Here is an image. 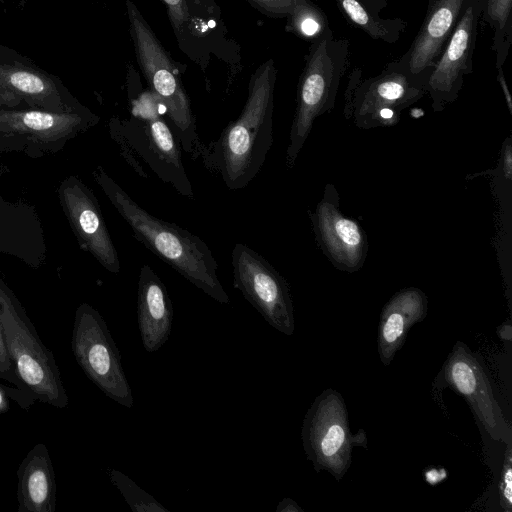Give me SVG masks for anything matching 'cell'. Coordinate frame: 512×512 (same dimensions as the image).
<instances>
[{
	"mask_svg": "<svg viewBox=\"0 0 512 512\" xmlns=\"http://www.w3.org/2000/svg\"><path fill=\"white\" fill-rule=\"evenodd\" d=\"M276 76L273 59L262 63L250 78L239 117L228 123L217 140L204 145L199 159L229 190L245 188L260 172L271 148Z\"/></svg>",
	"mask_w": 512,
	"mask_h": 512,
	"instance_id": "6da1fadb",
	"label": "cell"
},
{
	"mask_svg": "<svg viewBox=\"0 0 512 512\" xmlns=\"http://www.w3.org/2000/svg\"><path fill=\"white\" fill-rule=\"evenodd\" d=\"M93 175L139 242L212 299L230 303L217 275L218 264L203 240L143 209L101 167Z\"/></svg>",
	"mask_w": 512,
	"mask_h": 512,
	"instance_id": "7a4b0ae2",
	"label": "cell"
},
{
	"mask_svg": "<svg viewBox=\"0 0 512 512\" xmlns=\"http://www.w3.org/2000/svg\"><path fill=\"white\" fill-rule=\"evenodd\" d=\"M349 66V41L329 32L310 44L299 78L285 164L292 168L315 120L334 108L339 85Z\"/></svg>",
	"mask_w": 512,
	"mask_h": 512,
	"instance_id": "3957f363",
	"label": "cell"
},
{
	"mask_svg": "<svg viewBox=\"0 0 512 512\" xmlns=\"http://www.w3.org/2000/svg\"><path fill=\"white\" fill-rule=\"evenodd\" d=\"M0 322L7 352L22 388L36 401L68 406V395L50 349L17 298L0 282Z\"/></svg>",
	"mask_w": 512,
	"mask_h": 512,
	"instance_id": "277c9868",
	"label": "cell"
},
{
	"mask_svg": "<svg viewBox=\"0 0 512 512\" xmlns=\"http://www.w3.org/2000/svg\"><path fill=\"white\" fill-rule=\"evenodd\" d=\"M129 30L139 66L171 120L181 148L199 159L204 143L178 70L132 0H126Z\"/></svg>",
	"mask_w": 512,
	"mask_h": 512,
	"instance_id": "5b68a950",
	"label": "cell"
},
{
	"mask_svg": "<svg viewBox=\"0 0 512 512\" xmlns=\"http://www.w3.org/2000/svg\"><path fill=\"white\" fill-rule=\"evenodd\" d=\"M111 135L118 143L125 160L138 175L148 177L136 155L179 194L188 198L194 197L183 166L180 143L153 104L147 106L146 102L143 105L136 103L129 120L121 123L116 119L111 125Z\"/></svg>",
	"mask_w": 512,
	"mask_h": 512,
	"instance_id": "8992f818",
	"label": "cell"
},
{
	"mask_svg": "<svg viewBox=\"0 0 512 512\" xmlns=\"http://www.w3.org/2000/svg\"><path fill=\"white\" fill-rule=\"evenodd\" d=\"M428 77L429 73H407L391 62L378 75L366 79L356 68L349 77L345 117L362 129L394 126L404 109L427 94Z\"/></svg>",
	"mask_w": 512,
	"mask_h": 512,
	"instance_id": "52a82bcc",
	"label": "cell"
},
{
	"mask_svg": "<svg viewBox=\"0 0 512 512\" xmlns=\"http://www.w3.org/2000/svg\"><path fill=\"white\" fill-rule=\"evenodd\" d=\"M301 439L316 472L327 471L340 481L350 468L355 446L367 447L363 430L353 435L342 395L332 388L320 393L305 414Z\"/></svg>",
	"mask_w": 512,
	"mask_h": 512,
	"instance_id": "ba28073f",
	"label": "cell"
},
{
	"mask_svg": "<svg viewBox=\"0 0 512 512\" xmlns=\"http://www.w3.org/2000/svg\"><path fill=\"white\" fill-rule=\"evenodd\" d=\"M71 348L85 375L107 397L126 408L133 407L132 389L116 343L100 313L86 303L76 310Z\"/></svg>",
	"mask_w": 512,
	"mask_h": 512,
	"instance_id": "9c48e42d",
	"label": "cell"
},
{
	"mask_svg": "<svg viewBox=\"0 0 512 512\" xmlns=\"http://www.w3.org/2000/svg\"><path fill=\"white\" fill-rule=\"evenodd\" d=\"M436 384L461 395L489 436L512 443V430L496 396L490 374L481 356L457 341L436 378Z\"/></svg>",
	"mask_w": 512,
	"mask_h": 512,
	"instance_id": "30bf717a",
	"label": "cell"
},
{
	"mask_svg": "<svg viewBox=\"0 0 512 512\" xmlns=\"http://www.w3.org/2000/svg\"><path fill=\"white\" fill-rule=\"evenodd\" d=\"M233 286L280 333L291 336L295 317L290 287L262 255L243 243L232 249Z\"/></svg>",
	"mask_w": 512,
	"mask_h": 512,
	"instance_id": "8fae6325",
	"label": "cell"
},
{
	"mask_svg": "<svg viewBox=\"0 0 512 512\" xmlns=\"http://www.w3.org/2000/svg\"><path fill=\"white\" fill-rule=\"evenodd\" d=\"M480 18L481 0H466L456 27L427 79L426 92L436 112L457 99L464 77L473 71Z\"/></svg>",
	"mask_w": 512,
	"mask_h": 512,
	"instance_id": "7c38bea8",
	"label": "cell"
},
{
	"mask_svg": "<svg viewBox=\"0 0 512 512\" xmlns=\"http://www.w3.org/2000/svg\"><path fill=\"white\" fill-rule=\"evenodd\" d=\"M309 216L318 246L333 266L350 273L360 270L368 254V239L361 225L340 211L333 184L325 186L322 199Z\"/></svg>",
	"mask_w": 512,
	"mask_h": 512,
	"instance_id": "4fadbf2b",
	"label": "cell"
},
{
	"mask_svg": "<svg viewBox=\"0 0 512 512\" xmlns=\"http://www.w3.org/2000/svg\"><path fill=\"white\" fill-rule=\"evenodd\" d=\"M61 197L81 246L108 271L118 273L120 262L100 207L91 191L76 178L61 189Z\"/></svg>",
	"mask_w": 512,
	"mask_h": 512,
	"instance_id": "5bb4252c",
	"label": "cell"
},
{
	"mask_svg": "<svg viewBox=\"0 0 512 512\" xmlns=\"http://www.w3.org/2000/svg\"><path fill=\"white\" fill-rule=\"evenodd\" d=\"M466 0H434L409 49L392 65L412 75L429 73L465 8Z\"/></svg>",
	"mask_w": 512,
	"mask_h": 512,
	"instance_id": "9a60e30c",
	"label": "cell"
},
{
	"mask_svg": "<svg viewBox=\"0 0 512 512\" xmlns=\"http://www.w3.org/2000/svg\"><path fill=\"white\" fill-rule=\"evenodd\" d=\"M173 315L166 286L153 269L144 264L138 280L137 320L146 352L154 353L167 342L172 331Z\"/></svg>",
	"mask_w": 512,
	"mask_h": 512,
	"instance_id": "2e32d148",
	"label": "cell"
},
{
	"mask_svg": "<svg viewBox=\"0 0 512 512\" xmlns=\"http://www.w3.org/2000/svg\"><path fill=\"white\" fill-rule=\"evenodd\" d=\"M427 311V296L416 287L396 292L383 306L377 334V350L383 365L392 362L412 326L423 321Z\"/></svg>",
	"mask_w": 512,
	"mask_h": 512,
	"instance_id": "e0dca14e",
	"label": "cell"
},
{
	"mask_svg": "<svg viewBox=\"0 0 512 512\" xmlns=\"http://www.w3.org/2000/svg\"><path fill=\"white\" fill-rule=\"evenodd\" d=\"M16 475L18 512H55L56 477L45 444L38 443L28 451Z\"/></svg>",
	"mask_w": 512,
	"mask_h": 512,
	"instance_id": "ac0fdd59",
	"label": "cell"
},
{
	"mask_svg": "<svg viewBox=\"0 0 512 512\" xmlns=\"http://www.w3.org/2000/svg\"><path fill=\"white\" fill-rule=\"evenodd\" d=\"M83 123V118L75 113L0 110V131L28 134L43 141L59 140L77 131Z\"/></svg>",
	"mask_w": 512,
	"mask_h": 512,
	"instance_id": "d6986e66",
	"label": "cell"
},
{
	"mask_svg": "<svg viewBox=\"0 0 512 512\" xmlns=\"http://www.w3.org/2000/svg\"><path fill=\"white\" fill-rule=\"evenodd\" d=\"M344 17L373 40L388 44L397 42L407 27L400 17L381 18L373 15L361 0H334Z\"/></svg>",
	"mask_w": 512,
	"mask_h": 512,
	"instance_id": "ffe728a7",
	"label": "cell"
},
{
	"mask_svg": "<svg viewBox=\"0 0 512 512\" xmlns=\"http://www.w3.org/2000/svg\"><path fill=\"white\" fill-rule=\"evenodd\" d=\"M512 0H481V18L493 29L496 69L506 61L512 43Z\"/></svg>",
	"mask_w": 512,
	"mask_h": 512,
	"instance_id": "44dd1931",
	"label": "cell"
},
{
	"mask_svg": "<svg viewBox=\"0 0 512 512\" xmlns=\"http://www.w3.org/2000/svg\"><path fill=\"white\" fill-rule=\"evenodd\" d=\"M0 87L34 100L58 96L55 85L46 75L25 67L0 65Z\"/></svg>",
	"mask_w": 512,
	"mask_h": 512,
	"instance_id": "7402d4cb",
	"label": "cell"
},
{
	"mask_svg": "<svg viewBox=\"0 0 512 512\" xmlns=\"http://www.w3.org/2000/svg\"><path fill=\"white\" fill-rule=\"evenodd\" d=\"M287 18V31L313 43L332 32L323 10L311 0H299Z\"/></svg>",
	"mask_w": 512,
	"mask_h": 512,
	"instance_id": "603a6c76",
	"label": "cell"
},
{
	"mask_svg": "<svg viewBox=\"0 0 512 512\" xmlns=\"http://www.w3.org/2000/svg\"><path fill=\"white\" fill-rule=\"evenodd\" d=\"M107 474L111 483L121 492L126 503L134 512H170L154 497L140 488L124 473L109 468Z\"/></svg>",
	"mask_w": 512,
	"mask_h": 512,
	"instance_id": "cb8c5ba5",
	"label": "cell"
},
{
	"mask_svg": "<svg viewBox=\"0 0 512 512\" xmlns=\"http://www.w3.org/2000/svg\"><path fill=\"white\" fill-rule=\"evenodd\" d=\"M498 488L500 505L505 511L510 512L512 509V443L506 444Z\"/></svg>",
	"mask_w": 512,
	"mask_h": 512,
	"instance_id": "d4e9b609",
	"label": "cell"
},
{
	"mask_svg": "<svg viewBox=\"0 0 512 512\" xmlns=\"http://www.w3.org/2000/svg\"><path fill=\"white\" fill-rule=\"evenodd\" d=\"M14 401L21 409L29 410L36 402L28 392L11 384L0 383V414L10 410V402Z\"/></svg>",
	"mask_w": 512,
	"mask_h": 512,
	"instance_id": "484cf974",
	"label": "cell"
},
{
	"mask_svg": "<svg viewBox=\"0 0 512 512\" xmlns=\"http://www.w3.org/2000/svg\"><path fill=\"white\" fill-rule=\"evenodd\" d=\"M251 6L272 18L287 17L299 0H246Z\"/></svg>",
	"mask_w": 512,
	"mask_h": 512,
	"instance_id": "4316f807",
	"label": "cell"
},
{
	"mask_svg": "<svg viewBox=\"0 0 512 512\" xmlns=\"http://www.w3.org/2000/svg\"><path fill=\"white\" fill-rule=\"evenodd\" d=\"M165 5L167 14L178 39L181 38L184 26L189 18L188 8L185 0H161Z\"/></svg>",
	"mask_w": 512,
	"mask_h": 512,
	"instance_id": "83f0119b",
	"label": "cell"
},
{
	"mask_svg": "<svg viewBox=\"0 0 512 512\" xmlns=\"http://www.w3.org/2000/svg\"><path fill=\"white\" fill-rule=\"evenodd\" d=\"M0 379L8 384L24 390L16 376L13 364L6 349L5 340L0 322ZM25 391V390H24ZM27 392V391H26Z\"/></svg>",
	"mask_w": 512,
	"mask_h": 512,
	"instance_id": "f1b7e54d",
	"label": "cell"
},
{
	"mask_svg": "<svg viewBox=\"0 0 512 512\" xmlns=\"http://www.w3.org/2000/svg\"><path fill=\"white\" fill-rule=\"evenodd\" d=\"M277 512H302L303 509L292 499L284 498L276 507Z\"/></svg>",
	"mask_w": 512,
	"mask_h": 512,
	"instance_id": "f546056e",
	"label": "cell"
},
{
	"mask_svg": "<svg viewBox=\"0 0 512 512\" xmlns=\"http://www.w3.org/2000/svg\"><path fill=\"white\" fill-rule=\"evenodd\" d=\"M497 81L499 82V84L503 90L508 109H509L510 113H512V99H511V95H510V92H509V89H508V86L506 83L503 69H497Z\"/></svg>",
	"mask_w": 512,
	"mask_h": 512,
	"instance_id": "4dcf8cb0",
	"label": "cell"
},
{
	"mask_svg": "<svg viewBox=\"0 0 512 512\" xmlns=\"http://www.w3.org/2000/svg\"><path fill=\"white\" fill-rule=\"evenodd\" d=\"M367 9L375 16H379L380 12L387 6L388 0H361Z\"/></svg>",
	"mask_w": 512,
	"mask_h": 512,
	"instance_id": "1f68e13d",
	"label": "cell"
},
{
	"mask_svg": "<svg viewBox=\"0 0 512 512\" xmlns=\"http://www.w3.org/2000/svg\"><path fill=\"white\" fill-rule=\"evenodd\" d=\"M433 1H434V0H429V3H428V4L432 3Z\"/></svg>",
	"mask_w": 512,
	"mask_h": 512,
	"instance_id": "d6a6232c",
	"label": "cell"
}]
</instances>
